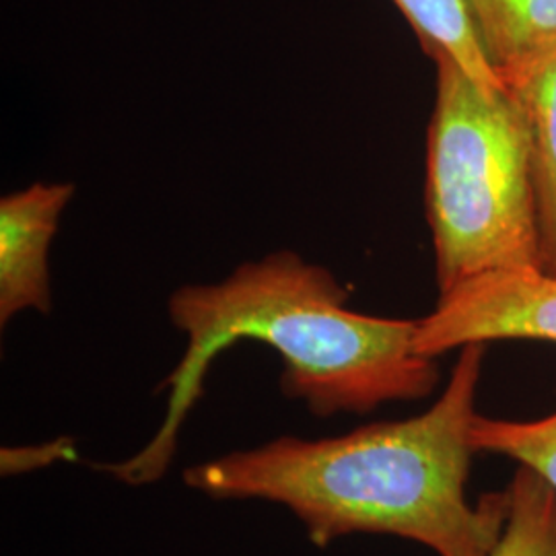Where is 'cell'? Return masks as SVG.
Masks as SVG:
<instances>
[{
  "label": "cell",
  "instance_id": "10",
  "mask_svg": "<svg viewBox=\"0 0 556 556\" xmlns=\"http://www.w3.org/2000/svg\"><path fill=\"white\" fill-rule=\"evenodd\" d=\"M472 445L477 452L516 459L556 489V413L538 420H497L478 415L472 425Z\"/></svg>",
  "mask_w": 556,
  "mask_h": 556
},
{
  "label": "cell",
  "instance_id": "6",
  "mask_svg": "<svg viewBox=\"0 0 556 556\" xmlns=\"http://www.w3.org/2000/svg\"><path fill=\"white\" fill-rule=\"evenodd\" d=\"M530 130L540 268L556 277V46L503 80Z\"/></svg>",
  "mask_w": 556,
  "mask_h": 556
},
{
  "label": "cell",
  "instance_id": "1",
  "mask_svg": "<svg viewBox=\"0 0 556 556\" xmlns=\"http://www.w3.org/2000/svg\"><path fill=\"white\" fill-rule=\"evenodd\" d=\"M438 402L422 415L340 438H280L202 462L184 482L215 498H260L291 509L307 536L369 532L415 540L439 556H486L507 516V491L470 505L472 425L484 344L459 349Z\"/></svg>",
  "mask_w": 556,
  "mask_h": 556
},
{
  "label": "cell",
  "instance_id": "5",
  "mask_svg": "<svg viewBox=\"0 0 556 556\" xmlns=\"http://www.w3.org/2000/svg\"><path fill=\"white\" fill-rule=\"evenodd\" d=\"M73 184H34L0 200V321L50 312L48 254Z\"/></svg>",
  "mask_w": 556,
  "mask_h": 556
},
{
  "label": "cell",
  "instance_id": "2",
  "mask_svg": "<svg viewBox=\"0 0 556 556\" xmlns=\"http://www.w3.org/2000/svg\"><path fill=\"white\" fill-rule=\"evenodd\" d=\"M346 301L349 291L328 268L295 252L245 262L215 285L174 291L167 307L186 351L165 381V418L137 456L103 470L128 484L163 477L213 361L239 340L273 346L285 363L282 392L319 417L429 396L439 374L435 358L415 349L417 319L365 316Z\"/></svg>",
  "mask_w": 556,
  "mask_h": 556
},
{
  "label": "cell",
  "instance_id": "9",
  "mask_svg": "<svg viewBox=\"0 0 556 556\" xmlns=\"http://www.w3.org/2000/svg\"><path fill=\"white\" fill-rule=\"evenodd\" d=\"M507 491V516L486 556H556V489L521 466Z\"/></svg>",
  "mask_w": 556,
  "mask_h": 556
},
{
  "label": "cell",
  "instance_id": "4",
  "mask_svg": "<svg viewBox=\"0 0 556 556\" xmlns=\"http://www.w3.org/2000/svg\"><path fill=\"white\" fill-rule=\"evenodd\" d=\"M495 340L556 342V277L540 268L498 270L439 293L435 309L417 319L418 355L438 358Z\"/></svg>",
  "mask_w": 556,
  "mask_h": 556
},
{
  "label": "cell",
  "instance_id": "8",
  "mask_svg": "<svg viewBox=\"0 0 556 556\" xmlns=\"http://www.w3.org/2000/svg\"><path fill=\"white\" fill-rule=\"evenodd\" d=\"M431 60L457 62L484 89H503L478 40L468 0H392Z\"/></svg>",
  "mask_w": 556,
  "mask_h": 556
},
{
  "label": "cell",
  "instance_id": "3",
  "mask_svg": "<svg viewBox=\"0 0 556 556\" xmlns=\"http://www.w3.org/2000/svg\"><path fill=\"white\" fill-rule=\"evenodd\" d=\"M433 62L438 85L425 206L439 293L489 273L540 268L530 130L521 105L507 87L484 89L452 59Z\"/></svg>",
  "mask_w": 556,
  "mask_h": 556
},
{
  "label": "cell",
  "instance_id": "7",
  "mask_svg": "<svg viewBox=\"0 0 556 556\" xmlns=\"http://www.w3.org/2000/svg\"><path fill=\"white\" fill-rule=\"evenodd\" d=\"M468 7L501 83L556 46V0H468Z\"/></svg>",
  "mask_w": 556,
  "mask_h": 556
}]
</instances>
